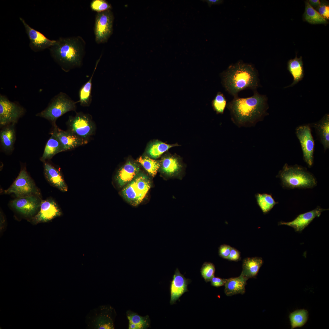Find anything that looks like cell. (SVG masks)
I'll use <instances>...</instances> for the list:
<instances>
[{
  "instance_id": "44",
  "label": "cell",
  "mask_w": 329,
  "mask_h": 329,
  "mask_svg": "<svg viewBox=\"0 0 329 329\" xmlns=\"http://www.w3.org/2000/svg\"><path fill=\"white\" fill-rule=\"evenodd\" d=\"M129 329H140L138 325L130 322H129Z\"/></svg>"
},
{
  "instance_id": "32",
  "label": "cell",
  "mask_w": 329,
  "mask_h": 329,
  "mask_svg": "<svg viewBox=\"0 0 329 329\" xmlns=\"http://www.w3.org/2000/svg\"><path fill=\"white\" fill-rule=\"evenodd\" d=\"M137 161L153 177L156 175L161 165L160 161L156 160L146 156H140L138 159Z\"/></svg>"
},
{
  "instance_id": "9",
  "label": "cell",
  "mask_w": 329,
  "mask_h": 329,
  "mask_svg": "<svg viewBox=\"0 0 329 329\" xmlns=\"http://www.w3.org/2000/svg\"><path fill=\"white\" fill-rule=\"evenodd\" d=\"M5 194H14L17 197L35 196L41 197L40 190L28 174L22 168L11 185L3 192Z\"/></svg>"
},
{
  "instance_id": "13",
  "label": "cell",
  "mask_w": 329,
  "mask_h": 329,
  "mask_svg": "<svg viewBox=\"0 0 329 329\" xmlns=\"http://www.w3.org/2000/svg\"><path fill=\"white\" fill-rule=\"evenodd\" d=\"M160 161L159 169L163 174L179 179L182 178L185 167L180 156L168 154L162 157Z\"/></svg>"
},
{
  "instance_id": "10",
  "label": "cell",
  "mask_w": 329,
  "mask_h": 329,
  "mask_svg": "<svg viewBox=\"0 0 329 329\" xmlns=\"http://www.w3.org/2000/svg\"><path fill=\"white\" fill-rule=\"evenodd\" d=\"M114 16L111 9L97 13L94 25L95 41L98 44L107 41L113 30Z\"/></svg>"
},
{
  "instance_id": "12",
  "label": "cell",
  "mask_w": 329,
  "mask_h": 329,
  "mask_svg": "<svg viewBox=\"0 0 329 329\" xmlns=\"http://www.w3.org/2000/svg\"><path fill=\"white\" fill-rule=\"evenodd\" d=\"M295 133L301 144L303 160L308 166L311 167L313 163L314 142L310 125L306 124L298 126Z\"/></svg>"
},
{
  "instance_id": "40",
  "label": "cell",
  "mask_w": 329,
  "mask_h": 329,
  "mask_svg": "<svg viewBox=\"0 0 329 329\" xmlns=\"http://www.w3.org/2000/svg\"><path fill=\"white\" fill-rule=\"evenodd\" d=\"M226 281V279L221 278L214 276L211 279L210 281L212 286L218 287L224 285Z\"/></svg>"
},
{
  "instance_id": "8",
  "label": "cell",
  "mask_w": 329,
  "mask_h": 329,
  "mask_svg": "<svg viewBox=\"0 0 329 329\" xmlns=\"http://www.w3.org/2000/svg\"><path fill=\"white\" fill-rule=\"evenodd\" d=\"M67 124L68 131L88 141L95 131V125L91 116L81 112L76 113L74 116H69Z\"/></svg>"
},
{
  "instance_id": "1",
  "label": "cell",
  "mask_w": 329,
  "mask_h": 329,
  "mask_svg": "<svg viewBox=\"0 0 329 329\" xmlns=\"http://www.w3.org/2000/svg\"><path fill=\"white\" fill-rule=\"evenodd\" d=\"M253 96L241 98L238 96L227 104L232 121L239 126H251L262 120L268 113V99L266 95L253 91Z\"/></svg>"
},
{
  "instance_id": "6",
  "label": "cell",
  "mask_w": 329,
  "mask_h": 329,
  "mask_svg": "<svg viewBox=\"0 0 329 329\" xmlns=\"http://www.w3.org/2000/svg\"><path fill=\"white\" fill-rule=\"evenodd\" d=\"M151 186L150 180L144 174L139 173L127 184L122 191V195L129 203L136 206L143 201Z\"/></svg>"
},
{
  "instance_id": "38",
  "label": "cell",
  "mask_w": 329,
  "mask_h": 329,
  "mask_svg": "<svg viewBox=\"0 0 329 329\" xmlns=\"http://www.w3.org/2000/svg\"><path fill=\"white\" fill-rule=\"evenodd\" d=\"M232 247L228 245L223 244L220 246L219 248V254L222 258L227 259L229 255Z\"/></svg>"
},
{
  "instance_id": "29",
  "label": "cell",
  "mask_w": 329,
  "mask_h": 329,
  "mask_svg": "<svg viewBox=\"0 0 329 329\" xmlns=\"http://www.w3.org/2000/svg\"><path fill=\"white\" fill-rule=\"evenodd\" d=\"M14 125L7 126L0 132L1 144L3 148L7 151H11L13 148L15 140Z\"/></svg>"
},
{
  "instance_id": "37",
  "label": "cell",
  "mask_w": 329,
  "mask_h": 329,
  "mask_svg": "<svg viewBox=\"0 0 329 329\" xmlns=\"http://www.w3.org/2000/svg\"><path fill=\"white\" fill-rule=\"evenodd\" d=\"M91 9L97 13L102 12L111 9V6L105 0H93L91 2Z\"/></svg>"
},
{
  "instance_id": "22",
  "label": "cell",
  "mask_w": 329,
  "mask_h": 329,
  "mask_svg": "<svg viewBox=\"0 0 329 329\" xmlns=\"http://www.w3.org/2000/svg\"><path fill=\"white\" fill-rule=\"evenodd\" d=\"M248 279L241 274L237 277L226 279L224 292L228 296L245 293V286Z\"/></svg>"
},
{
  "instance_id": "27",
  "label": "cell",
  "mask_w": 329,
  "mask_h": 329,
  "mask_svg": "<svg viewBox=\"0 0 329 329\" xmlns=\"http://www.w3.org/2000/svg\"><path fill=\"white\" fill-rule=\"evenodd\" d=\"M99 60L100 59L97 61L94 71L89 80L81 87L79 90V100L78 102L82 106L88 107L92 102V81Z\"/></svg>"
},
{
  "instance_id": "7",
  "label": "cell",
  "mask_w": 329,
  "mask_h": 329,
  "mask_svg": "<svg viewBox=\"0 0 329 329\" xmlns=\"http://www.w3.org/2000/svg\"><path fill=\"white\" fill-rule=\"evenodd\" d=\"M116 315L114 309L107 305L100 306L91 310L86 316L85 323L88 329H113Z\"/></svg>"
},
{
  "instance_id": "31",
  "label": "cell",
  "mask_w": 329,
  "mask_h": 329,
  "mask_svg": "<svg viewBox=\"0 0 329 329\" xmlns=\"http://www.w3.org/2000/svg\"><path fill=\"white\" fill-rule=\"evenodd\" d=\"M304 17L306 21L312 24H325L327 23L326 19L315 10L308 2H306Z\"/></svg>"
},
{
  "instance_id": "35",
  "label": "cell",
  "mask_w": 329,
  "mask_h": 329,
  "mask_svg": "<svg viewBox=\"0 0 329 329\" xmlns=\"http://www.w3.org/2000/svg\"><path fill=\"white\" fill-rule=\"evenodd\" d=\"M211 104L213 109L217 114H222L227 106V100L224 94L219 92L212 101Z\"/></svg>"
},
{
  "instance_id": "26",
  "label": "cell",
  "mask_w": 329,
  "mask_h": 329,
  "mask_svg": "<svg viewBox=\"0 0 329 329\" xmlns=\"http://www.w3.org/2000/svg\"><path fill=\"white\" fill-rule=\"evenodd\" d=\"M45 145L41 160L43 162L51 159L56 154L64 151L60 142L52 133Z\"/></svg>"
},
{
  "instance_id": "15",
  "label": "cell",
  "mask_w": 329,
  "mask_h": 329,
  "mask_svg": "<svg viewBox=\"0 0 329 329\" xmlns=\"http://www.w3.org/2000/svg\"><path fill=\"white\" fill-rule=\"evenodd\" d=\"M41 197L30 196L17 197L10 202V206L17 211L26 216H31L40 209Z\"/></svg>"
},
{
  "instance_id": "42",
  "label": "cell",
  "mask_w": 329,
  "mask_h": 329,
  "mask_svg": "<svg viewBox=\"0 0 329 329\" xmlns=\"http://www.w3.org/2000/svg\"><path fill=\"white\" fill-rule=\"evenodd\" d=\"M209 6L210 7L213 5L219 4L222 3L223 0H206Z\"/></svg>"
},
{
  "instance_id": "34",
  "label": "cell",
  "mask_w": 329,
  "mask_h": 329,
  "mask_svg": "<svg viewBox=\"0 0 329 329\" xmlns=\"http://www.w3.org/2000/svg\"><path fill=\"white\" fill-rule=\"evenodd\" d=\"M127 315L129 322L137 325L140 329H146L148 327L150 324L148 316L142 317L130 311L127 312Z\"/></svg>"
},
{
  "instance_id": "30",
  "label": "cell",
  "mask_w": 329,
  "mask_h": 329,
  "mask_svg": "<svg viewBox=\"0 0 329 329\" xmlns=\"http://www.w3.org/2000/svg\"><path fill=\"white\" fill-rule=\"evenodd\" d=\"M255 197L257 205L264 214L268 212L278 203L270 194L257 193L255 195Z\"/></svg>"
},
{
  "instance_id": "5",
  "label": "cell",
  "mask_w": 329,
  "mask_h": 329,
  "mask_svg": "<svg viewBox=\"0 0 329 329\" xmlns=\"http://www.w3.org/2000/svg\"><path fill=\"white\" fill-rule=\"evenodd\" d=\"M77 102L65 93L60 92L51 99L46 108L36 116L47 119L54 126L59 117L69 111H76Z\"/></svg>"
},
{
  "instance_id": "20",
  "label": "cell",
  "mask_w": 329,
  "mask_h": 329,
  "mask_svg": "<svg viewBox=\"0 0 329 329\" xmlns=\"http://www.w3.org/2000/svg\"><path fill=\"white\" fill-rule=\"evenodd\" d=\"M52 133L58 139L63 147L64 151L70 150L87 144L88 141L72 133L69 131L62 130L55 125Z\"/></svg>"
},
{
  "instance_id": "36",
  "label": "cell",
  "mask_w": 329,
  "mask_h": 329,
  "mask_svg": "<svg viewBox=\"0 0 329 329\" xmlns=\"http://www.w3.org/2000/svg\"><path fill=\"white\" fill-rule=\"evenodd\" d=\"M215 268L214 264L210 262H205L203 264L200 269L202 277L207 282L210 281L214 276Z\"/></svg>"
},
{
  "instance_id": "39",
  "label": "cell",
  "mask_w": 329,
  "mask_h": 329,
  "mask_svg": "<svg viewBox=\"0 0 329 329\" xmlns=\"http://www.w3.org/2000/svg\"><path fill=\"white\" fill-rule=\"evenodd\" d=\"M318 12L325 19L329 18V6L325 4L320 5L318 8Z\"/></svg>"
},
{
  "instance_id": "16",
  "label": "cell",
  "mask_w": 329,
  "mask_h": 329,
  "mask_svg": "<svg viewBox=\"0 0 329 329\" xmlns=\"http://www.w3.org/2000/svg\"><path fill=\"white\" fill-rule=\"evenodd\" d=\"M61 212L56 202L52 199L49 198L41 200L40 210L34 217L35 223L46 222L60 216Z\"/></svg>"
},
{
  "instance_id": "33",
  "label": "cell",
  "mask_w": 329,
  "mask_h": 329,
  "mask_svg": "<svg viewBox=\"0 0 329 329\" xmlns=\"http://www.w3.org/2000/svg\"><path fill=\"white\" fill-rule=\"evenodd\" d=\"M308 312L304 309L296 310L289 315L291 328L300 327L304 325L308 319Z\"/></svg>"
},
{
  "instance_id": "19",
  "label": "cell",
  "mask_w": 329,
  "mask_h": 329,
  "mask_svg": "<svg viewBox=\"0 0 329 329\" xmlns=\"http://www.w3.org/2000/svg\"><path fill=\"white\" fill-rule=\"evenodd\" d=\"M190 280L186 278L176 269L170 285L171 304H174L185 292L188 291L187 287Z\"/></svg>"
},
{
  "instance_id": "23",
  "label": "cell",
  "mask_w": 329,
  "mask_h": 329,
  "mask_svg": "<svg viewBox=\"0 0 329 329\" xmlns=\"http://www.w3.org/2000/svg\"><path fill=\"white\" fill-rule=\"evenodd\" d=\"M312 126L314 128L316 133L324 150L329 148V115L325 114L319 121L313 123Z\"/></svg>"
},
{
  "instance_id": "43",
  "label": "cell",
  "mask_w": 329,
  "mask_h": 329,
  "mask_svg": "<svg viewBox=\"0 0 329 329\" xmlns=\"http://www.w3.org/2000/svg\"><path fill=\"white\" fill-rule=\"evenodd\" d=\"M308 2L312 6L314 7L319 6L321 5V3L319 0H309Z\"/></svg>"
},
{
  "instance_id": "21",
  "label": "cell",
  "mask_w": 329,
  "mask_h": 329,
  "mask_svg": "<svg viewBox=\"0 0 329 329\" xmlns=\"http://www.w3.org/2000/svg\"><path fill=\"white\" fill-rule=\"evenodd\" d=\"M44 168L45 177L51 185L62 192L68 191L67 186L59 170L51 164L45 161Z\"/></svg>"
},
{
  "instance_id": "17",
  "label": "cell",
  "mask_w": 329,
  "mask_h": 329,
  "mask_svg": "<svg viewBox=\"0 0 329 329\" xmlns=\"http://www.w3.org/2000/svg\"><path fill=\"white\" fill-rule=\"evenodd\" d=\"M327 210V209H323L318 206L314 210L300 214L291 221H281L279 223V225H287L293 228L295 231L301 232L315 218L319 217L322 212Z\"/></svg>"
},
{
  "instance_id": "24",
  "label": "cell",
  "mask_w": 329,
  "mask_h": 329,
  "mask_svg": "<svg viewBox=\"0 0 329 329\" xmlns=\"http://www.w3.org/2000/svg\"><path fill=\"white\" fill-rule=\"evenodd\" d=\"M287 69L293 77V81L285 88L293 86L304 77V71L302 57L298 58L296 55L295 58L289 60L287 63Z\"/></svg>"
},
{
  "instance_id": "25",
  "label": "cell",
  "mask_w": 329,
  "mask_h": 329,
  "mask_svg": "<svg viewBox=\"0 0 329 329\" xmlns=\"http://www.w3.org/2000/svg\"><path fill=\"white\" fill-rule=\"evenodd\" d=\"M263 263V260L260 257L246 258L243 261L241 274L248 279L254 278L257 276Z\"/></svg>"
},
{
  "instance_id": "3",
  "label": "cell",
  "mask_w": 329,
  "mask_h": 329,
  "mask_svg": "<svg viewBox=\"0 0 329 329\" xmlns=\"http://www.w3.org/2000/svg\"><path fill=\"white\" fill-rule=\"evenodd\" d=\"M86 42L81 37H60L49 49L50 55L65 72L82 66Z\"/></svg>"
},
{
  "instance_id": "2",
  "label": "cell",
  "mask_w": 329,
  "mask_h": 329,
  "mask_svg": "<svg viewBox=\"0 0 329 329\" xmlns=\"http://www.w3.org/2000/svg\"><path fill=\"white\" fill-rule=\"evenodd\" d=\"M221 76L225 90L234 97L238 96L241 91H253L260 86L258 73L254 65L242 60L229 65Z\"/></svg>"
},
{
  "instance_id": "28",
  "label": "cell",
  "mask_w": 329,
  "mask_h": 329,
  "mask_svg": "<svg viewBox=\"0 0 329 329\" xmlns=\"http://www.w3.org/2000/svg\"><path fill=\"white\" fill-rule=\"evenodd\" d=\"M179 146V145L177 143L169 144L159 140H155L149 144L146 149V152L148 156L155 159L159 157L171 148Z\"/></svg>"
},
{
  "instance_id": "11",
  "label": "cell",
  "mask_w": 329,
  "mask_h": 329,
  "mask_svg": "<svg viewBox=\"0 0 329 329\" xmlns=\"http://www.w3.org/2000/svg\"><path fill=\"white\" fill-rule=\"evenodd\" d=\"M25 113L23 108L16 102L10 101L0 94V126L14 124Z\"/></svg>"
},
{
  "instance_id": "41",
  "label": "cell",
  "mask_w": 329,
  "mask_h": 329,
  "mask_svg": "<svg viewBox=\"0 0 329 329\" xmlns=\"http://www.w3.org/2000/svg\"><path fill=\"white\" fill-rule=\"evenodd\" d=\"M240 257V253L239 251L236 249L232 247L227 260L237 261L239 260Z\"/></svg>"
},
{
  "instance_id": "14",
  "label": "cell",
  "mask_w": 329,
  "mask_h": 329,
  "mask_svg": "<svg viewBox=\"0 0 329 329\" xmlns=\"http://www.w3.org/2000/svg\"><path fill=\"white\" fill-rule=\"evenodd\" d=\"M19 19L24 26L29 40V47L35 52L48 49L55 42L56 40H51L40 32L29 26L22 17Z\"/></svg>"
},
{
  "instance_id": "18",
  "label": "cell",
  "mask_w": 329,
  "mask_h": 329,
  "mask_svg": "<svg viewBox=\"0 0 329 329\" xmlns=\"http://www.w3.org/2000/svg\"><path fill=\"white\" fill-rule=\"evenodd\" d=\"M140 168L135 162L129 161L121 167L117 172L115 180L122 187L132 181L140 173Z\"/></svg>"
},
{
  "instance_id": "4",
  "label": "cell",
  "mask_w": 329,
  "mask_h": 329,
  "mask_svg": "<svg viewBox=\"0 0 329 329\" xmlns=\"http://www.w3.org/2000/svg\"><path fill=\"white\" fill-rule=\"evenodd\" d=\"M277 177L280 179L282 187L288 189H311L317 183L311 173L306 168L297 164L289 165L285 164Z\"/></svg>"
}]
</instances>
